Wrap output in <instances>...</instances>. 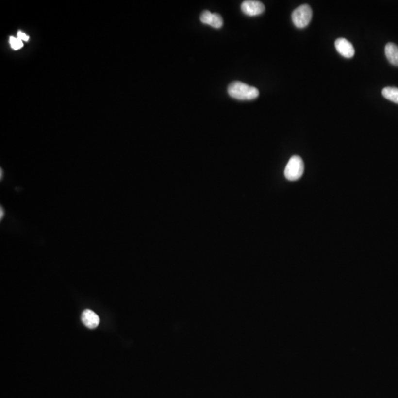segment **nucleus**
Here are the masks:
<instances>
[{"mask_svg":"<svg viewBox=\"0 0 398 398\" xmlns=\"http://www.w3.org/2000/svg\"><path fill=\"white\" fill-rule=\"evenodd\" d=\"M230 96L238 100H252L258 98L260 92L257 88L241 82H234L228 86Z\"/></svg>","mask_w":398,"mask_h":398,"instance_id":"nucleus-1","label":"nucleus"},{"mask_svg":"<svg viewBox=\"0 0 398 398\" xmlns=\"http://www.w3.org/2000/svg\"><path fill=\"white\" fill-rule=\"evenodd\" d=\"M304 169L305 166L302 158L298 156H293L287 163L284 174L289 181H297L302 177Z\"/></svg>","mask_w":398,"mask_h":398,"instance_id":"nucleus-2","label":"nucleus"},{"mask_svg":"<svg viewBox=\"0 0 398 398\" xmlns=\"http://www.w3.org/2000/svg\"><path fill=\"white\" fill-rule=\"evenodd\" d=\"M313 17V11L309 5H300L293 11L291 18L293 23L298 28L308 26Z\"/></svg>","mask_w":398,"mask_h":398,"instance_id":"nucleus-3","label":"nucleus"},{"mask_svg":"<svg viewBox=\"0 0 398 398\" xmlns=\"http://www.w3.org/2000/svg\"><path fill=\"white\" fill-rule=\"evenodd\" d=\"M241 11L246 15L255 17L261 15L265 11V5L260 1L247 0L241 4Z\"/></svg>","mask_w":398,"mask_h":398,"instance_id":"nucleus-4","label":"nucleus"},{"mask_svg":"<svg viewBox=\"0 0 398 398\" xmlns=\"http://www.w3.org/2000/svg\"><path fill=\"white\" fill-rule=\"evenodd\" d=\"M337 52L347 58H352L355 55V48L351 42L345 38H339L335 42Z\"/></svg>","mask_w":398,"mask_h":398,"instance_id":"nucleus-5","label":"nucleus"},{"mask_svg":"<svg viewBox=\"0 0 398 398\" xmlns=\"http://www.w3.org/2000/svg\"><path fill=\"white\" fill-rule=\"evenodd\" d=\"M82 320L83 325L89 329H95L100 324V318L98 314L89 309L83 311L82 315Z\"/></svg>","mask_w":398,"mask_h":398,"instance_id":"nucleus-6","label":"nucleus"},{"mask_svg":"<svg viewBox=\"0 0 398 398\" xmlns=\"http://www.w3.org/2000/svg\"><path fill=\"white\" fill-rule=\"evenodd\" d=\"M385 55L389 63L393 66H398V46L395 44H386L385 47Z\"/></svg>","mask_w":398,"mask_h":398,"instance_id":"nucleus-7","label":"nucleus"},{"mask_svg":"<svg viewBox=\"0 0 398 398\" xmlns=\"http://www.w3.org/2000/svg\"><path fill=\"white\" fill-rule=\"evenodd\" d=\"M382 95L386 99L398 104V88L390 86L385 87L382 90Z\"/></svg>","mask_w":398,"mask_h":398,"instance_id":"nucleus-8","label":"nucleus"},{"mask_svg":"<svg viewBox=\"0 0 398 398\" xmlns=\"http://www.w3.org/2000/svg\"><path fill=\"white\" fill-rule=\"evenodd\" d=\"M223 25H224V22H223V18L221 16L218 14H213L211 22L210 24V26L216 28V29H218V28H221Z\"/></svg>","mask_w":398,"mask_h":398,"instance_id":"nucleus-9","label":"nucleus"},{"mask_svg":"<svg viewBox=\"0 0 398 398\" xmlns=\"http://www.w3.org/2000/svg\"><path fill=\"white\" fill-rule=\"evenodd\" d=\"M212 17H213V13L210 12V11H204L200 16V20L203 24L210 25Z\"/></svg>","mask_w":398,"mask_h":398,"instance_id":"nucleus-10","label":"nucleus"},{"mask_svg":"<svg viewBox=\"0 0 398 398\" xmlns=\"http://www.w3.org/2000/svg\"><path fill=\"white\" fill-rule=\"evenodd\" d=\"M10 43H11V47L14 50H18L22 48L23 43H22V40H20L18 38H14V37H11L10 38Z\"/></svg>","mask_w":398,"mask_h":398,"instance_id":"nucleus-11","label":"nucleus"},{"mask_svg":"<svg viewBox=\"0 0 398 398\" xmlns=\"http://www.w3.org/2000/svg\"><path fill=\"white\" fill-rule=\"evenodd\" d=\"M18 38H19L20 40H24V41H28V38L29 37L26 35V34L22 32H18Z\"/></svg>","mask_w":398,"mask_h":398,"instance_id":"nucleus-12","label":"nucleus"}]
</instances>
